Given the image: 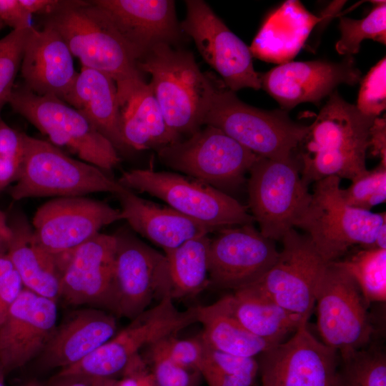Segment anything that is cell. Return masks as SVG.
I'll return each instance as SVG.
<instances>
[{
	"label": "cell",
	"mask_w": 386,
	"mask_h": 386,
	"mask_svg": "<svg viewBox=\"0 0 386 386\" xmlns=\"http://www.w3.org/2000/svg\"><path fill=\"white\" fill-rule=\"evenodd\" d=\"M64 381L60 386H92V379L84 377L62 378Z\"/></svg>",
	"instance_id": "obj_49"
},
{
	"label": "cell",
	"mask_w": 386,
	"mask_h": 386,
	"mask_svg": "<svg viewBox=\"0 0 386 386\" xmlns=\"http://www.w3.org/2000/svg\"><path fill=\"white\" fill-rule=\"evenodd\" d=\"M281 241L282 249L274 264L257 282L247 287L308 322L315 308L317 288L328 262L309 237L295 229Z\"/></svg>",
	"instance_id": "obj_14"
},
{
	"label": "cell",
	"mask_w": 386,
	"mask_h": 386,
	"mask_svg": "<svg viewBox=\"0 0 386 386\" xmlns=\"http://www.w3.org/2000/svg\"><path fill=\"white\" fill-rule=\"evenodd\" d=\"M45 24L53 26L84 67L116 83L121 106L145 81L139 58L107 16L91 1H66Z\"/></svg>",
	"instance_id": "obj_2"
},
{
	"label": "cell",
	"mask_w": 386,
	"mask_h": 386,
	"mask_svg": "<svg viewBox=\"0 0 386 386\" xmlns=\"http://www.w3.org/2000/svg\"><path fill=\"white\" fill-rule=\"evenodd\" d=\"M209 247V287L233 292L257 282L272 267L279 251L252 224L216 232Z\"/></svg>",
	"instance_id": "obj_18"
},
{
	"label": "cell",
	"mask_w": 386,
	"mask_h": 386,
	"mask_svg": "<svg viewBox=\"0 0 386 386\" xmlns=\"http://www.w3.org/2000/svg\"><path fill=\"white\" fill-rule=\"evenodd\" d=\"M115 316L101 309L74 312L56 327L41 354L47 368L72 365L115 335Z\"/></svg>",
	"instance_id": "obj_24"
},
{
	"label": "cell",
	"mask_w": 386,
	"mask_h": 386,
	"mask_svg": "<svg viewBox=\"0 0 386 386\" xmlns=\"http://www.w3.org/2000/svg\"><path fill=\"white\" fill-rule=\"evenodd\" d=\"M355 280L366 305L386 300V249L363 247L335 261Z\"/></svg>",
	"instance_id": "obj_32"
},
{
	"label": "cell",
	"mask_w": 386,
	"mask_h": 386,
	"mask_svg": "<svg viewBox=\"0 0 386 386\" xmlns=\"http://www.w3.org/2000/svg\"><path fill=\"white\" fill-rule=\"evenodd\" d=\"M31 16L19 0H0V20L13 30L31 26Z\"/></svg>",
	"instance_id": "obj_43"
},
{
	"label": "cell",
	"mask_w": 386,
	"mask_h": 386,
	"mask_svg": "<svg viewBox=\"0 0 386 386\" xmlns=\"http://www.w3.org/2000/svg\"><path fill=\"white\" fill-rule=\"evenodd\" d=\"M2 25H3V23H2L1 21L0 20V29L1 28Z\"/></svg>",
	"instance_id": "obj_53"
},
{
	"label": "cell",
	"mask_w": 386,
	"mask_h": 386,
	"mask_svg": "<svg viewBox=\"0 0 386 386\" xmlns=\"http://www.w3.org/2000/svg\"><path fill=\"white\" fill-rule=\"evenodd\" d=\"M8 103L53 144L64 147L84 162L109 174L120 162L117 149L77 109L54 96L14 88Z\"/></svg>",
	"instance_id": "obj_7"
},
{
	"label": "cell",
	"mask_w": 386,
	"mask_h": 386,
	"mask_svg": "<svg viewBox=\"0 0 386 386\" xmlns=\"http://www.w3.org/2000/svg\"><path fill=\"white\" fill-rule=\"evenodd\" d=\"M215 303L247 331L274 344L308 323L249 287L226 295Z\"/></svg>",
	"instance_id": "obj_28"
},
{
	"label": "cell",
	"mask_w": 386,
	"mask_h": 386,
	"mask_svg": "<svg viewBox=\"0 0 386 386\" xmlns=\"http://www.w3.org/2000/svg\"><path fill=\"white\" fill-rule=\"evenodd\" d=\"M207 235L189 239L165 250L173 300L194 297L209 287V247Z\"/></svg>",
	"instance_id": "obj_30"
},
{
	"label": "cell",
	"mask_w": 386,
	"mask_h": 386,
	"mask_svg": "<svg viewBox=\"0 0 386 386\" xmlns=\"http://www.w3.org/2000/svg\"><path fill=\"white\" fill-rule=\"evenodd\" d=\"M361 71L352 56L341 61L315 60L282 64L260 75L261 86L288 110L302 102L317 104L342 84L355 85Z\"/></svg>",
	"instance_id": "obj_20"
},
{
	"label": "cell",
	"mask_w": 386,
	"mask_h": 386,
	"mask_svg": "<svg viewBox=\"0 0 386 386\" xmlns=\"http://www.w3.org/2000/svg\"><path fill=\"white\" fill-rule=\"evenodd\" d=\"M64 101L80 112L117 150L127 147L117 84L109 76L82 66Z\"/></svg>",
	"instance_id": "obj_26"
},
{
	"label": "cell",
	"mask_w": 386,
	"mask_h": 386,
	"mask_svg": "<svg viewBox=\"0 0 386 386\" xmlns=\"http://www.w3.org/2000/svg\"><path fill=\"white\" fill-rule=\"evenodd\" d=\"M22 386H40V385L35 382H30Z\"/></svg>",
	"instance_id": "obj_52"
},
{
	"label": "cell",
	"mask_w": 386,
	"mask_h": 386,
	"mask_svg": "<svg viewBox=\"0 0 386 386\" xmlns=\"http://www.w3.org/2000/svg\"><path fill=\"white\" fill-rule=\"evenodd\" d=\"M14 270L7 254L0 257V284Z\"/></svg>",
	"instance_id": "obj_48"
},
{
	"label": "cell",
	"mask_w": 386,
	"mask_h": 386,
	"mask_svg": "<svg viewBox=\"0 0 386 386\" xmlns=\"http://www.w3.org/2000/svg\"><path fill=\"white\" fill-rule=\"evenodd\" d=\"M335 386H386V356L377 348L340 354Z\"/></svg>",
	"instance_id": "obj_33"
},
{
	"label": "cell",
	"mask_w": 386,
	"mask_h": 386,
	"mask_svg": "<svg viewBox=\"0 0 386 386\" xmlns=\"http://www.w3.org/2000/svg\"><path fill=\"white\" fill-rule=\"evenodd\" d=\"M385 118L376 117L370 129V145L374 155L381 158V163L386 165Z\"/></svg>",
	"instance_id": "obj_45"
},
{
	"label": "cell",
	"mask_w": 386,
	"mask_h": 386,
	"mask_svg": "<svg viewBox=\"0 0 386 386\" xmlns=\"http://www.w3.org/2000/svg\"><path fill=\"white\" fill-rule=\"evenodd\" d=\"M204 125L219 129L259 157L275 159L291 157L308 129L287 111L254 107L227 88L216 89Z\"/></svg>",
	"instance_id": "obj_6"
},
{
	"label": "cell",
	"mask_w": 386,
	"mask_h": 386,
	"mask_svg": "<svg viewBox=\"0 0 386 386\" xmlns=\"http://www.w3.org/2000/svg\"><path fill=\"white\" fill-rule=\"evenodd\" d=\"M114 235L117 248L109 310L132 320L154 301L171 296L168 262L164 254L129 232Z\"/></svg>",
	"instance_id": "obj_12"
},
{
	"label": "cell",
	"mask_w": 386,
	"mask_h": 386,
	"mask_svg": "<svg viewBox=\"0 0 386 386\" xmlns=\"http://www.w3.org/2000/svg\"><path fill=\"white\" fill-rule=\"evenodd\" d=\"M139 68L150 74L167 124L181 139L201 129L217 88L190 52L158 44L140 59Z\"/></svg>",
	"instance_id": "obj_3"
},
{
	"label": "cell",
	"mask_w": 386,
	"mask_h": 386,
	"mask_svg": "<svg viewBox=\"0 0 386 386\" xmlns=\"http://www.w3.org/2000/svg\"><path fill=\"white\" fill-rule=\"evenodd\" d=\"M143 357L156 386H199L200 372L179 365L162 352L155 343L145 348Z\"/></svg>",
	"instance_id": "obj_36"
},
{
	"label": "cell",
	"mask_w": 386,
	"mask_h": 386,
	"mask_svg": "<svg viewBox=\"0 0 386 386\" xmlns=\"http://www.w3.org/2000/svg\"><path fill=\"white\" fill-rule=\"evenodd\" d=\"M7 221L11 236L6 254L23 286L56 301L61 276L58 257L35 244L33 229L24 214H13Z\"/></svg>",
	"instance_id": "obj_27"
},
{
	"label": "cell",
	"mask_w": 386,
	"mask_h": 386,
	"mask_svg": "<svg viewBox=\"0 0 386 386\" xmlns=\"http://www.w3.org/2000/svg\"><path fill=\"white\" fill-rule=\"evenodd\" d=\"M23 134L9 127L0 112V194L20 174L24 156Z\"/></svg>",
	"instance_id": "obj_38"
},
{
	"label": "cell",
	"mask_w": 386,
	"mask_h": 386,
	"mask_svg": "<svg viewBox=\"0 0 386 386\" xmlns=\"http://www.w3.org/2000/svg\"><path fill=\"white\" fill-rule=\"evenodd\" d=\"M157 153L169 168L219 190L241 184L259 157L210 125Z\"/></svg>",
	"instance_id": "obj_11"
},
{
	"label": "cell",
	"mask_w": 386,
	"mask_h": 386,
	"mask_svg": "<svg viewBox=\"0 0 386 386\" xmlns=\"http://www.w3.org/2000/svg\"><path fill=\"white\" fill-rule=\"evenodd\" d=\"M11 230L8 224L7 217L0 211V257L7 253Z\"/></svg>",
	"instance_id": "obj_47"
},
{
	"label": "cell",
	"mask_w": 386,
	"mask_h": 386,
	"mask_svg": "<svg viewBox=\"0 0 386 386\" xmlns=\"http://www.w3.org/2000/svg\"><path fill=\"white\" fill-rule=\"evenodd\" d=\"M116 27L139 61L158 44H170L179 34L172 0L91 1Z\"/></svg>",
	"instance_id": "obj_22"
},
{
	"label": "cell",
	"mask_w": 386,
	"mask_h": 386,
	"mask_svg": "<svg viewBox=\"0 0 386 386\" xmlns=\"http://www.w3.org/2000/svg\"><path fill=\"white\" fill-rule=\"evenodd\" d=\"M20 69L28 89L38 95L54 96L62 100L78 74L67 44L48 24L41 30L31 26Z\"/></svg>",
	"instance_id": "obj_23"
},
{
	"label": "cell",
	"mask_w": 386,
	"mask_h": 386,
	"mask_svg": "<svg viewBox=\"0 0 386 386\" xmlns=\"http://www.w3.org/2000/svg\"><path fill=\"white\" fill-rule=\"evenodd\" d=\"M375 118L333 91L293 153L304 183L308 186L331 176L352 181L367 171Z\"/></svg>",
	"instance_id": "obj_1"
},
{
	"label": "cell",
	"mask_w": 386,
	"mask_h": 386,
	"mask_svg": "<svg viewBox=\"0 0 386 386\" xmlns=\"http://www.w3.org/2000/svg\"><path fill=\"white\" fill-rule=\"evenodd\" d=\"M4 375L5 373L0 366V386H5Z\"/></svg>",
	"instance_id": "obj_51"
},
{
	"label": "cell",
	"mask_w": 386,
	"mask_h": 386,
	"mask_svg": "<svg viewBox=\"0 0 386 386\" xmlns=\"http://www.w3.org/2000/svg\"><path fill=\"white\" fill-rule=\"evenodd\" d=\"M0 211H1V209H0Z\"/></svg>",
	"instance_id": "obj_54"
},
{
	"label": "cell",
	"mask_w": 386,
	"mask_h": 386,
	"mask_svg": "<svg viewBox=\"0 0 386 386\" xmlns=\"http://www.w3.org/2000/svg\"><path fill=\"white\" fill-rule=\"evenodd\" d=\"M24 156L20 174L9 193L14 200L41 197L115 195L127 189L94 165L73 159L54 144L23 134Z\"/></svg>",
	"instance_id": "obj_5"
},
{
	"label": "cell",
	"mask_w": 386,
	"mask_h": 386,
	"mask_svg": "<svg viewBox=\"0 0 386 386\" xmlns=\"http://www.w3.org/2000/svg\"><path fill=\"white\" fill-rule=\"evenodd\" d=\"M32 26V25H31ZM12 30L0 39V112L14 90L31 26Z\"/></svg>",
	"instance_id": "obj_37"
},
{
	"label": "cell",
	"mask_w": 386,
	"mask_h": 386,
	"mask_svg": "<svg viewBox=\"0 0 386 386\" xmlns=\"http://www.w3.org/2000/svg\"><path fill=\"white\" fill-rule=\"evenodd\" d=\"M339 28L341 36L335 48L340 54L352 56L357 54L361 42L367 39L385 44V1H377L368 15L363 19L341 17Z\"/></svg>",
	"instance_id": "obj_34"
},
{
	"label": "cell",
	"mask_w": 386,
	"mask_h": 386,
	"mask_svg": "<svg viewBox=\"0 0 386 386\" xmlns=\"http://www.w3.org/2000/svg\"><path fill=\"white\" fill-rule=\"evenodd\" d=\"M56 321V301L22 289L0 325V366L5 374L42 354Z\"/></svg>",
	"instance_id": "obj_21"
},
{
	"label": "cell",
	"mask_w": 386,
	"mask_h": 386,
	"mask_svg": "<svg viewBox=\"0 0 386 386\" xmlns=\"http://www.w3.org/2000/svg\"><path fill=\"white\" fill-rule=\"evenodd\" d=\"M154 343L175 362L200 372L207 349L201 332L197 336L185 339L172 335Z\"/></svg>",
	"instance_id": "obj_40"
},
{
	"label": "cell",
	"mask_w": 386,
	"mask_h": 386,
	"mask_svg": "<svg viewBox=\"0 0 386 386\" xmlns=\"http://www.w3.org/2000/svg\"><path fill=\"white\" fill-rule=\"evenodd\" d=\"M340 179L331 176L315 183L310 200L295 226L306 232L328 263L339 260L355 245L375 247L380 231L386 227L385 212L355 208L345 202Z\"/></svg>",
	"instance_id": "obj_4"
},
{
	"label": "cell",
	"mask_w": 386,
	"mask_h": 386,
	"mask_svg": "<svg viewBox=\"0 0 386 386\" xmlns=\"http://www.w3.org/2000/svg\"><path fill=\"white\" fill-rule=\"evenodd\" d=\"M117 240L98 233L73 250L57 256L61 272L59 297L74 306L109 310Z\"/></svg>",
	"instance_id": "obj_19"
},
{
	"label": "cell",
	"mask_w": 386,
	"mask_h": 386,
	"mask_svg": "<svg viewBox=\"0 0 386 386\" xmlns=\"http://www.w3.org/2000/svg\"><path fill=\"white\" fill-rule=\"evenodd\" d=\"M123 219L132 229L164 251L186 241L217 231L199 223L171 207H160L127 189L116 195Z\"/></svg>",
	"instance_id": "obj_25"
},
{
	"label": "cell",
	"mask_w": 386,
	"mask_h": 386,
	"mask_svg": "<svg viewBox=\"0 0 386 386\" xmlns=\"http://www.w3.org/2000/svg\"><path fill=\"white\" fill-rule=\"evenodd\" d=\"M181 28L194 41L204 60L233 91L259 89L260 74L254 69L250 48L235 35L204 1H185Z\"/></svg>",
	"instance_id": "obj_15"
},
{
	"label": "cell",
	"mask_w": 386,
	"mask_h": 386,
	"mask_svg": "<svg viewBox=\"0 0 386 386\" xmlns=\"http://www.w3.org/2000/svg\"><path fill=\"white\" fill-rule=\"evenodd\" d=\"M22 289V282L15 270L0 284V325Z\"/></svg>",
	"instance_id": "obj_44"
},
{
	"label": "cell",
	"mask_w": 386,
	"mask_h": 386,
	"mask_svg": "<svg viewBox=\"0 0 386 386\" xmlns=\"http://www.w3.org/2000/svg\"><path fill=\"white\" fill-rule=\"evenodd\" d=\"M202 337L211 348L227 354L256 357L277 345L259 338L243 328L214 302L197 305Z\"/></svg>",
	"instance_id": "obj_31"
},
{
	"label": "cell",
	"mask_w": 386,
	"mask_h": 386,
	"mask_svg": "<svg viewBox=\"0 0 386 386\" xmlns=\"http://www.w3.org/2000/svg\"><path fill=\"white\" fill-rule=\"evenodd\" d=\"M249 173V207L259 231L281 240L295 229L311 197L294 154L279 159L258 157Z\"/></svg>",
	"instance_id": "obj_10"
},
{
	"label": "cell",
	"mask_w": 386,
	"mask_h": 386,
	"mask_svg": "<svg viewBox=\"0 0 386 386\" xmlns=\"http://www.w3.org/2000/svg\"><path fill=\"white\" fill-rule=\"evenodd\" d=\"M121 219V211L105 202L83 196L57 197L36 210L33 240L57 257L82 244L103 227Z\"/></svg>",
	"instance_id": "obj_17"
},
{
	"label": "cell",
	"mask_w": 386,
	"mask_h": 386,
	"mask_svg": "<svg viewBox=\"0 0 386 386\" xmlns=\"http://www.w3.org/2000/svg\"><path fill=\"white\" fill-rule=\"evenodd\" d=\"M345 202L350 207L371 211L386 200V165L367 170L352 180L347 189L340 190Z\"/></svg>",
	"instance_id": "obj_35"
},
{
	"label": "cell",
	"mask_w": 386,
	"mask_h": 386,
	"mask_svg": "<svg viewBox=\"0 0 386 386\" xmlns=\"http://www.w3.org/2000/svg\"><path fill=\"white\" fill-rule=\"evenodd\" d=\"M198 322L197 307L180 311L167 296L132 320L130 324L86 357L68 368L74 377L115 379L122 375L140 350Z\"/></svg>",
	"instance_id": "obj_9"
},
{
	"label": "cell",
	"mask_w": 386,
	"mask_h": 386,
	"mask_svg": "<svg viewBox=\"0 0 386 386\" xmlns=\"http://www.w3.org/2000/svg\"><path fill=\"white\" fill-rule=\"evenodd\" d=\"M208 386H254L256 372L239 370H213L205 369L201 372Z\"/></svg>",
	"instance_id": "obj_41"
},
{
	"label": "cell",
	"mask_w": 386,
	"mask_h": 386,
	"mask_svg": "<svg viewBox=\"0 0 386 386\" xmlns=\"http://www.w3.org/2000/svg\"><path fill=\"white\" fill-rule=\"evenodd\" d=\"M307 325L258 355L261 386H335L340 353L317 340Z\"/></svg>",
	"instance_id": "obj_16"
},
{
	"label": "cell",
	"mask_w": 386,
	"mask_h": 386,
	"mask_svg": "<svg viewBox=\"0 0 386 386\" xmlns=\"http://www.w3.org/2000/svg\"><path fill=\"white\" fill-rule=\"evenodd\" d=\"M315 305L322 342L340 354L363 349L370 341L374 331L366 303L353 278L336 262L323 272Z\"/></svg>",
	"instance_id": "obj_13"
},
{
	"label": "cell",
	"mask_w": 386,
	"mask_h": 386,
	"mask_svg": "<svg viewBox=\"0 0 386 386\" xmlns=\"http://www.w3.org/2000/svg\"><path fill=\"white\" fill-rule=\"evenodd\" d=\"M386 60L379 61L361 79L357 108L363 114L378 117L386 107Z\"/></svg>",
	"instance_id": "obj_39"
},
{
	"label": "cell",
	"mask_w": 386,
	"mask_h": 386,
	"mask_svg": "<svg viewBox=\"0 0 386 386\" xmlns=\"http://www.w3.org/2000/svg\"><path fill=\"white\" fill-rule=\"evenodd\" d=\"M21 4L31 16L34 14L51 15L59 10L66 1L19 0Z\"/></svg>",
	"instance_id": "obj_46"
},
{
	"label": "cell",
	"mask_w": 386,
	"mask_h": 386,
	"mask_svg": "<svg viewBox=\"0 0 386 386\" xmlns=\"http://www.w3.org/2000/svg\"><path fill=\"white\" fill-rule=\"evenodd\" d=\"M117 386H156L142 355L137 354L131 360Z\"/></svg>",
	"instance_id": "obj_42"
},
{
	"label": "cell",
	"mask_w": 386,
	"mask_h": 386,
	"mask_svg": "<svg viewBox=\"0 0 386 386\" xmlns=\"http://www.w3.org/2000/svg\"><path fill=\"white\" fill-rule=\"evenodd\" d=\"M116 379H92V386H117Z\"/></svg>",
	"instance_id": "obj_50"
},
{
	"label": "cell",
	"mask_w": 386,
	"mask_h": 386,
	"mask_svg": "<svg viewBox=\"0 0 386 386\" xmlns=\"http://www.w3.org/2000/svg\"><path fill=\"white\" fill-rule=\"evenodd\" d=\"M121 132L127 147L159 150L181 140L167 124L150 84L143 83L121 106Z\"/></svg>",
	"instance_id": "obj_29"
},
{
	"label": "cell",
	"mask_w": 386,
	"mask_h": 386,
	"mask_svg": "<svg viewBox=\"0 0 386 386\" xmlns=\"http://www.w3.org/2000/svg\"><path fill=\"white\" fill-rule=\"evenodd\" d=\"M118 182L125 188L155 197L183 215L218 231L252 224L247 207L205 183L177 173L132 169Z\"/></svg>",
	"instance_id": "obj_8"
}]
</instances>
